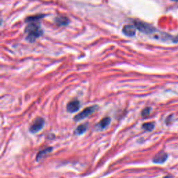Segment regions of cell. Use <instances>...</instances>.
<instances>
[{
	"label": "cell",
	"mask_w": 178,
	"mask_h": 178,
	"mask_svg": "<svg viewBox=\"0 0 178 178\" xmlns=\"http://www.w3.org/2000/svg\"><path fill=\"white\" fill-rule=\"evenodd\" d=\"M25 31L28 33L26 40L31 43L35 41L43 33V31L40 28V24L36 22H31V24L26 26Z\"/></svg>",
	"instance_id": "cell-1"
},
{
	"label": "cell",
	"mask_w": 178,
	"mask_h": 178,
	"mask_svg": "<svg viewBox=\"0 0 178 178\" xmlns=\"http://www.w3.org/2000/svg\"><path fill=\"white\" fill-rule=\"evenodd\" d=\"M134 24L136 29H139L140 31L143 32V33L147 34L152 33L155 31L154 27H152V26H150L148 24L145 23V22L139 21V20H135L134 22Z\"/></svg>",
	"instance_id": "cell-2"
},
{
	"label": "cell",
	"mask_w": 178,
	"mask_h": 178,
	"mask_svg": "<svg viewBox=\"0 0 178 178\" xmlns=\"http://www.w3.org/2000/svg\"><path fill=\"white\" fill-rule=\"evenodd\" d=\"M96 108L97 107L96 106H92V107H87L84 110H83L81 112H80L79 114H77V115H75V118H74V120L75 121H79L81 120H83V119L88 117V115H90L91 113L94 112L96 110Z\"/></svg>",
	"instance_id": "cell-3"
},
{
	"label": "cell",
	"mask_w": 178,
	"mask_h": 178,
	"mask_svg": "<svg viewBox=\"0 0 178 178\" xmlns=\"http://www.w3.org/2000/svg\"><path fill=\"white\" fill-rule=\"evenodd\" d=\"M44 123V119L42 118H37L34 120V122L31 125V127H30L29 131L31 133H36V132H39L43 127Z\"/></svg>",
	"instance_id": "cell-4"
},
{
	"label": "cell",
	"mask_w": 178,
	"mask_h": 178,
	"mask_svg": "<svg viewBox=\"0 0 178 178\" xmlns=\"http://www.w3.org/2000/svg\"><path fill=\"white\" fill-rule=\"evenodd\" d=\"M80 108V102L79 100H75L73 101H70L69 103L68 104L66 109L67 111L70 113H75L79 110V109Z\"/></svg>",
	"instance_id": "cell-5"
},
{
	"label": "cell",
	"mask_w": 178,
	"mask_h": 178,
	"mask_svg": "<svg viewBox=\"0 0 178 178\" xmlns=\"http://www.w3.org/2000/svg\"><path fill=\"white\" fill-rule=\"evenodd\" d=\"M168 158V155L164 152H160L155 155L153 158V162L155 164H164Z\"/></svg>",
	"instance_id": "cell-6"
},
{
	"label": "cell",
	"mask_w": 178,
	"mask_h": 178,
	"mask_svg": "<svg viewBox=\"0 0 178 178\" xmlns=\"http://www.w3.org/2000/svg\"><path fill=\"white\" fill-rule=\"evenodd\" d=\"M136 28L134 25L133 26L128 24V25H125L123 27L122 32L125 35L127 36H134L136 33Z\"/></svg>",
	"instance_id": "cell-7"
},
{
	"label": "cell",
	"mask_w": 178,
	"mask_h": 178,
	"mask_svg": "<svg viewBox=\"0 0 178 178\" xmlns=\"http://www.w3.org/2000/svg\"><path fill=\"white\" fill-rule=\"evenodd\" d=\"M111 122V119L109 117H105V118H104L102 120L100 121V122L98 123L97 125L98 127H99L100 129H105L109 125V123Z\"/></svg>",
	"instance_id": "cell-8"
},
{
	"label": "cell",
	"mask_w": 178,
	"mask_h": 178,
	"mask_svg": "<svg viewBox=\"0 0 178 178\" xmlns=\"http://www.w3.org/2000/svg\"><path fill=\"white\" fill-rule=\"evenodd\" d=\"M52 147H47V148H45L44 150H43L40 151V152H38V153L36 156V160L37 161L41 160L45 155H46L48 154V153L52 152Z\"/></svg>",
	"instance_id": "cell-9"
},
{
	"label": "cell",
	"mask_w": 178,
	"mask_h": 178,
	"mask_svg": "<svg viewBox=\"0 0 178 178\" xmlns=\"http://www.w3.org/2000/svg\"><path fill=\"white\" fill-rule=\"evenodd\" d=\"M55 22L58 26H66L69 23V20L66 17H58L56 19Z\"/></svg>",
	"instance_id": "cell-10"
},
{
	"label": "cell",
	"mask_w": 178,
	"mask_h": 178,
	"mask_svg": "<svg viewBox=\"0 0 178 178\" xmlns=\"http://www.w3.org/2000/svg\"><path fill=\"white\" fill-rule=\"evenodd\" d=\"M87 130V125L85 124H82L80 125L77 127L76 128V130H75V134H78V135H80V134H84L85 132Z\"/></svg>",
	"instance_id": "cell-11"
},
{
	"label": "cell",
	"mask_w": 178,
	"mask_h": 178,
	"mask_svg": "<svg viewBox=\"0 0 178 178\" xmlns=\"http://www.w3.org/2000/svg\"><path fill=\"white\" fill-rule=\"evenodd\" d=\"M142 127H143V130H145V131L150 132V131H152V130L155 127L154 123H152V122L144 123V124H143V125H142Z\"/></svg>",
	"instance_id": "cell-12"
},
{
	"label": "cell",
	"mask_w": 178,
	"mask_h": 178,
	"mask_svg": "<svg viewBox=\"0 0 178 178\" xmlns=\"http://www.w3.org/2000/svg\"><path fill=\"white\" fill-rule=\"evenodd\" d=\"M43 17H44V15H37V16H31L26 19V21L29 22H35L38 21V20H39L40 19L43 18Z\"/></svg>",
	"instance_id": "cell-13"
},
{
	"label": "cell",
	"mask_w": 178,
	"mask_h": 178,
	"mask_svg": "<svg viewBox=\"0 0 178 178\" xmlns=\"http://www.w3.org/2000/svg\"><path fill=\"white\" fill-rule=\"evenodd\" d=\"M151 109L150 107H146L145 108V109H143V110L141 112V115L143 117H146L150 114V113Z\"/></svg>",
	"instance_id": "cell-14"
},
{
	"label": "cell",
	"mask_w": 178,
	"mask_h": 178,
	"mask_svg": "<svg viewBox=\"0 0 178 178\" xmlns=\"http://www.w3.org/2000/svg\"><path fill=\"white\" fill-rule=\"evenodd\" d=\"M173 41L174 43H178V36H175V38H173Z\"/></svg>",
	"instance_id": "cell-15"
},
{
	"label": "cell",
	"mask_w": 178,
	"mask_h": 178,
	"mask_svg": "<svg viewBox=\"0 0 178 178\" xmlns=\"http://www.w3.org/2000/svg\"><path fill=\"white\" fill-rule=\"evenodd\" d=\"M164 178H173V177H171V176H166V177H164Z\"/></svg>",
	"instance_id": "cell-16"
},
{
	"label": "cell",
	"mask_w": 178,
	"mask_h": 178,
	"mask_svg": "<svg viewBox=\"0 0 178 178\" xmlns=\"http://www.w3.org/2000/svg\"><path fill=\"white\" fill-rule=\"evenodd\" d=\"M172 1H178V0H172Z\"/></svg>",
	"instance_id": "cell-17"
}]
</instances>
